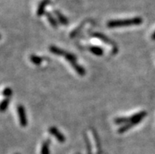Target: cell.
<instances>
[{
  "label": "cell",
  "mask_w": 155,
  "mask_h": 154,
  "mask_svg": "<svg viewBox=\"0 0 155 154\" xmlns=\"http://www.w3.org/2000/svg\"><path fill=\"white\" fill-rule=\"evenodd\" d=\"M70 65L73 66V69L75 70L76 72L79 74L80 75H81V76H84V75H85L86 74V70L85 69H84L83 66H81L80 65H79L77 62H73L71 63Z\"/></svg>",
  "instance_id": "obj_6"
},
{
  "label": "cell",
  "mask_w": 155,
  "mask_h": 154,
  "mask_svg": "<svg viewBox=\"0 0 155 154\" xmlns=\"http://www.w3.org/2000/svg\"><path fill=\"white\" fill-rule=\"evenodd\" d=\"M41 154H50V140L43 142L41 148Z\"/></svg>",
  "instance_id": "obj_11"
},
{
  "label": "cell",
  "mask_w": 155,
  "mask_h": 154,
  "mask_svg": "<svg viewBox=\"0 0 155 154\" xmlns=\"http://www.w3.org/2000/svg\"><path fill=\"white\" fill-rule=\"evenodd\" d=\"M129 121H130V118L129 117H118L116 118L114 120V122L117 124H129Z\"/></svg>",
  "instance_id": "obj_15"
},
{
  "label": "cell",
  "mask_w": 155,
  "mask_h": 154,
  "mask_svg": "<svg viewBox=\"0 0 155 154\" xmlns=\"http://www.w3.org/2000/svg\"><path fill=\"white\" fill-rule=\"evenodd\" d=\"M151 38H152V40H155V32L151 35Z\"/></svg>",
  "instance_id": "obj_18"
},
{
  "label": "cell",
  "mask_w": 155,
  "mask_h": 154,
  "mask_svg": "<svg viewBox=\"0 0 155 154\" xmlns=\"http://www.w3.org/2000/svg\"><path fill=\"white\" fill-rule=\"evenodd\" d=\"M50 2H51V0H43V1L39 3V6H38V8H37V16L40 17L45 14L46 6L49 4Z\"/></svg>",
  "instance_id": "obj_5"
},
{
  "label": "cell",
  "mask_w": 155,
  "mask_h": 154,
  "mask_svg": "<svg viewBox=\"0 0 155 154\" xmlns=\"http://www.w3.org/2000/svg\"><path fill=\"white\" fill-rule=\"evenodd\" d=\"M10 101V97H5V99H3L2 101H1V103H0V112L6 111V109L8 108Z\"/></svg>",
  "instance_id": "obj_13"
},
{
  "label": "cell",
  "mask_w": 155,
  "mask_h": 154,
  "mask_svg": "<svg viewBox=\"0 0 155 154\" xmlns=\"http://www.w3.org/2000/svg\"><path fill=\"white\" fill-rule=\"evenodd\" d=\"M54 13L55 14H56V16H57V18L58 19V20H59L60 23H61V24H63V25H67V24H69V20H68V18L65 16H64L60 11H58V10H55Z\"/></svg>",
  "instance_id": "obj_7"
},
{
  "label": "cell",
  "mask_w": 155,
  "mask_h": 154,
  "mask_svg": "<svg viewBox=\"0 0 155 154\" xmlns=\"http://www.w3.org/2000/svg\"><path fill=\"white\" fill-rule=\"evenodd\" d=\"M146 116H147V112L146 111L139 112L138 113L134 114V115H132V116L129 117L130 118V121H129V124H130L132 127L133 126L136 125V124L140 123V122L143 120V118L145 117Z\"/></svg>",
  "instance_id": "obj_3"
},
{
  "label": "cell",
  "mask_w": 155,
  "mask_h": 154,
  "mask_svg": "<svg viewBox=\"0 0 155 154\" xmlns=\"http://www.w3.org/2000/svg\"><path fill=\"white\" fill-rule=\"evenodd\" d=\"M93 35H94L95 37H96V38H99V39H101L102 41H103V42H105L106 43H107V44L109 45H114L113 44V41L111 40V39H110L109 38H107V37L105 35L102 34V33H98V32H95L93 34Z\"/></svg>",
  "instance_id": "obj_9"
},
{
  "label": "cell",
  "mask_w": 155,
  "mask_h": 154,
  "mask_svg": "<svg viewBox=\"0 0 155 154\" xmlns=\"http://www.w3.org/2000/svg\"><path fill=\"white\" fill-rule=\"evenodd\" d=\"M49 132L50 134H52L53 136H54L56 139L60 142H64L65 141V138L64 134L62 133L59 131V130L57 129V128H55V127H51L49 128Z\"/></svg>",
  "instance_id": "obj_4"
},
{
  "label": "cell",
  "mask_w": 155,
  "mask_h": 154,
  "mask_svg": "<svg viewBox=\"0 0 155 154\" xmlns=\"http://www.w3.org/2000/svg\"><path fill=\"white\" fill-rule=\"evenodd\" d=\"M64 57H65V59H66L70 64L73 62H76V61H77V59H76V57L75 55L71 53H69V52H66V54H65V55Z\"/></svg>",
  "instance_id": "obj_16"
},
{
  "label": "cell",
  "mask_w": 155,
  "mask_h": 154,
  "mask_svg": "<svg viewBox=\"0 0 155 154\" xmlns=\"http://www.w3.org/2000/svg\"></svg>",
  "instance_id": "obj_20"
},
{
  "label": "cell",
  "mask_w": 155,
  "mask_h": 154,
  "mask_svg": "<svg viewBox=\"0 0 155 154\" xmlns=\"http://www.w3.org/2000/svg\"><path fill=\"white\" fill-rule=\"evenodd\" d=\"M50 51H51V53L54 54H56V55H58V56H65L66 52H65L64 50L61 48H58V47H55V46H51L49 48Z\"/></svg>",
  "instance_id": "obj_8"
},
{
  "label": "cell",
  "mask_w": 155,
  "mask_h": 154,
  "mask_svg": "<svg viewBox=\"0 0 155 154\" xmlns=\"http://www.w3.org/2000/svg\"><path fill=\"white\" fill-rule=\"evenodd\" d=\"M12 94L13 91L11 88H10V87H6V88H5L2 92V94L5 97H10V96L12 95Z\"/></svg>",
  "instance_id": "obj_17"
},
{
  "label": "cell",
  "mask_w": 155,
  "mask_h": 154,
  "mask_svg": "<svg viewBox=\"0 0 155 154\" xmlns=\"http://www.w3.org/2000/svg\"><path fill=\"white\" fill-rule=\"evenodd\" d=\"M17 114H18L19 117V122L21 127L25 128L28 124V120H27L26 112H25V109L24 106L21 105H19L17 106Z\"/></svg>",
  "instance_id": "obj_2"
},
{
  "label": "cell",
  "mask_w": 155,
  "mask_h": 154,
  "mask_svg": "<svg viewBox=\"0 0 155 154\" xmlns=\"http://www.w3.org/2000/svg\"><path fill=\"white\" fill-rule=\"evenodd\" d=\"M45 14L47 17V20H49V22H50V24H51V26L53 27V28H54V29H57V20H55L54 17L52 16V14H50V13H46Z\"/></svg>",
  "instance_id": "obj_14"
},
{
  "label": "cell",
  "mask_w": 155,
  "mask_h": 154,
  "mask_svg": "<svg viewBox=\"0 0 155 154\" xmlns=\"http://www.w3.org/2000/svg\"><path fill=\"white\" fill-rule=\"evenodd\" d=\"M30 61H32L33 64L36 65H39L42 64L43 62V59L42 57H39V56H37V55H34V54H32L30 56Z\"/></svg>",
  "instance_id": "obj_12"
},
{
  "label": "cell",
  "mask_w": 155,
  "mask_h": 154,
  "mask_svg": "<svg viewBox=\"0 0 155 154\" xmlns=\"http://www.w3.org/2000/svg\"><path fill=\"white\" fill-rule=\"evenodd\" d=\"M89 51L90 52H91L93 54L96 55V56H102L104 54V51L101 47H95V46H93V47H89Z\"/></svg>",
  "instance_id": "obj_10"
},
{
  "label": "cell",
  "mask_w": 155,
  "mask_h": 154,
  "mask_svg": "<svg viewBox=\"0 0 155 154\" xmlns=\"http://www.w3.org/2000/svg\"><path fill=\"white\" fill-rule=\"evenodd\" d=\"M143 22V20L140 17H136L130 19L124 20H113L107 22L108 28H120V27H129L140 25Z\"/></svg>",
  "instance_id": "obj_1"
},
{
  "label": "cell",
  "mask_w": 155,
  "mask_h": 154,
  "mask_svg": "<svg viewBox=\"0 0 155 154\" xmlns=\"http://www.w3.org/2000/svg\"><path fill=\"white\" fill-rule=\"evenodd\" d=\"M1 38H2V35H0V40H1Z\"/></svg>",
  "instance_id": "obj_19"
}]
</instances>
